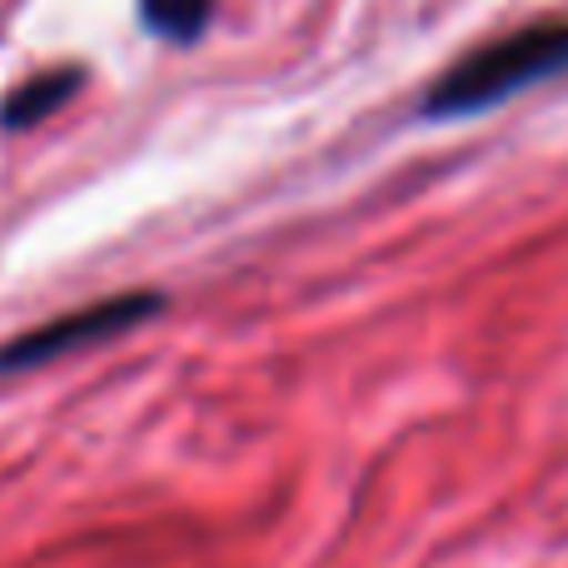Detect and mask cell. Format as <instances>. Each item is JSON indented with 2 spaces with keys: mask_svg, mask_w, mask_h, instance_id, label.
<instances>
[{
  "mask_svg": "<svg viewBox=\"0 0 568 568\" xmlns=\"http://www.w3.org/2000/svg\"><path fill=\"white\" fill-rule=\"evenodd\" d=\"M165 310V300L150 290L135 294H115V300H100L85 304V310H70L50 324H36L26 329L20 339L0 344V374H20V369H36V364H50L70 349H85V344L100 339H115V334H130L135 324H145L150 314Z\"/></svg>",
  "mask_w": 568,
  "mask_h": 568,
  "instance_id": "2",
  "label": "cell"
},
{
  "mask_svg": "<svg viewBox=\"0 0 568 568\" xmlns=\"http://www.w3.org/2000/svg\"><path fill=\"white\" fill-rule=\"evenodd\" d=\"M75 90H80V70H50V75H36V80H26V85L10 90V100L0 105V120H6V130L40 125V120L55 115Z\"/></svg>",
  "mask_w": 568,
  "mask_h": 568,
  "instance_id": "3",
  "label": "cell"
},
{
  "mask_svg": "<svg viewBox=\"0 0 568 568\" xmlns=\"http://www.w3.org/2000/svg\"><path fill=\"white\" fill-rule=\"evenodd\" d=\"M559 75H568V20L564 16L529 20V26L504 30V36L484 40L469 55L454 60L424 95V115L429 120L479 115V110H494Z\"/></svg>",
  "mask_w": 568,
  "mask_h": 568,
  "instance_id": "1",
  "label": "cell"
},
{
  "mask_svg": "<svg viewBox=\"0 0 568 568\" xmlns=\"http://www.w3.org/2000/svg\"><path fill=\"white\" fill-rule=\"evenodd\" d=\"M210 6L215 0H140V16L165 40H195L210 26Z\"/></svg>",
  "mask_w": 568,
  "mask_h": 568,
  "instance_id": "4",
  "label": "cell"
}]
</instances>
